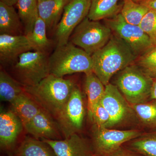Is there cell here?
Returning a JSON list of instances; mask_svg holds the SVG:
<instances>
[{
  "label": "cell",
  "mask_w": 156,
  "mask_h": 156,
  "mask_svg": "<svg viewBox=\"0 0 156 156\" xmlns=\"http://www.w3.org/2000/svg\"><path fill=\"white\" fill-rule=\"evenodd\" d=\"M93 72L105 86L117 73L134 63L137 58L122 39L112 33L106 45L91 56Z\"/></svg>",
  "instance_id": "obj_1"
},
{
  "label": "cell",
  "mask_w": 156,
  "mask_h": 156,
  "mask_svg": "<svg viewBox=\"0 0 156 156\" xmlns=\"http://www.w3.org/2000/svg\"><path fill=\"white\" fill-rule=\"evenodd\" d=\"M75 86L71 80L50 74L35 86L23 87V90L41 108L56 119Z\"/></svg>",
  "instance_id": "obj_2"
},
{
  "label": "cell",
  "mask_w": 156,
  "mask_h": 156,
  "mask_svg": "<svg viewBox=\"0 0 156 156\" xmlns=\"http://www.w3.org/2000/svg\"><path fill=\"white\" fill-rule=\"evenodd\" d=\"M50 74L58 77L77 73L93 72L91 56L71 42L56 47L49 58Z\"/></svg>",
  "instance_id": "obj_3"
},
{
  "label": "cell",
  "mask_w": 156,
  "mask_h": 156,
  "mask_svg": "<svg viewBox=\"0 0 156 156\" xmlns=\"http://www.w3.org/2000/svg\"><path fill=\"white\" fill-rule=\"evenodd\" d=\"M116 84L128 103L147 102L151 98L153 79L136 65H130L118 73Z\"/></svg>",
  "instance_id": "obj_4"
},
{
  "label": "cell",
  "mask_w": 156,
  "mask_h": 156,
  "mask_svg": "<svg viewBox=\"0 0 156 156\" xmlns=\"http://www.w3.org/2000/svg\"><path fill=\"white\" fill-rule=\"evenodd\" d=\"M49 58L45 52L23 53L12 65L14 78L23 87L35 86L50 74Z\"/></svg>",
  "instance_id": "obj_5"
},
{
  "label": "cell",
  "mask_w": 156,
  "mask_h": 156,
  "mask_svg": "<svg viewBox=\"0 0 156 156\" xmlns=\"http://www.w3.org/2000/svg\"><path fill=\"white\" fill-rule=\"evenodd\" d=\"M112 35V31L107 26L87 17L75 29L69 40L92 56L106 44Z\"/></svg>",
  "instance_id": "obj_6"
},
{
  "label": "cell",
  "mask_w": 156,
  "mask_h": 156,
  "mask_svg": "<svg viewBox=\"0 0 156 156\" xmlns=\"http://www.w3.org/2000/svg\"><path fill=\"white\" fill-rule=\"evenodd\" d=\"M104 20L105 24L111 30L112 33L126 42L137 57L154 46L139 25L126 22L120 13Z\"/></svg>",
  "instance_id": "obj_7"
},
{
  "label": "cell",
  "mask_w": 156,
  "mask_h": 156,
  "mask_svg": "<svg viewBox=\"0 0 156 156\" xmlns=\"http://www.w3.org/2000/svg\"><path fill=\"white\" fill-rule=\"evenodd\" d=\"M91 0H69L55 30L56 47L66 44L75 29L88 16Z\"/></svg>",
  "instance_id": "obj_8"
},
{
  "label": "cell",
  "mask_w": 156,
  "mask_h": 156,
  "mask_svg": "<svg viewBox=\"0 0 156 156\" xmlns=\"http://www.w3.org/2000/svg\"><path fill=\"white\" fill-rule=\"evenodd\" d=\"M85 114L83 95L75 86L69 99L56 119L64 138L78 134L83 127Z\"/></svg>",
  "instance_id": "obj_9"
},
{
  "label": "cell",
  "mask_w": 156,
  "mask_h": 156,
  "mask_svg": "<svg viewBox=\"0 0 156 156\" xmlns=\"http://www.w3.org/2000/svg\"><path fill=\"white\" fill-rule=\"evenodd\" d=\"M141 134L138 130H114L94 126L93 145L98 155L106 156L118 150L125 142L136 139Z\"/></svg>",
  "instance_id": "obj_10"
},
{
  "label": "cell",
  "mask_w": 156,
  "mask_h": 156,
  "mask_svg": "<svg viewBox=\"0 0 156 156\" xmlns=\"http://www.w3.org/2000/svg\"><path fill=\"white\" fill-rule=\"evenodd\" d=\"M110 116L107 128L121 124L127 119L130 111L128 101L116 85L108 83L105 86V92L100 101Z\"/></svg>",
  "instance_id": "obj_11"
},
{
  "label": "cell",
  "mask_w": 156,
  "mask_h": 156,
  "mask_svg": "<svg viewBox=\"0 0 156 156\" xmlns=\"http://www.w3.org/2000/svg\"><path fill=\"white\" fill-rule=\"evenodd\" d=\"M25 131L38 139L62 140V135L56 119L43 109L24 126Z\"/></svg>",
  "instance_id": "obj_12"
},
{
  "label": "cell",
  "mask_w": 156,
  "mask_h": 156,
  "mask_svg": "<svg viewBox=\"0 0 156 156\" xmlns=\"http://www.w3.org/2000/svg\"><path fill=\"white\" fill-rule=\"evenodd\" d=\"M32 50L25 35L0 34V61L3 65H13L21 54Z\"/></svg>",
  "instance_id": "obj_13"
},
{
  "label": "cell",
  "mask_w": 156,
  "mask_h": 156,
  "mask_svg": "<svg viewBox=\"0 0 156 156\" xmlns=\"http://www.w3.org/2000/svg\"><path fill=\"white\" fill-rule=\"evenodd\" d=\"M24 128L20 119L11 109L1 108L0 112V146L9 150L14 147L20 134Z\"/></svg>",
  "instance_id": "obj_14"
},
{
  "label": "cell",
  "mask_w": 156,
  "mask_h": 156,
  "mask_svg": "<svg viewBox=\"0 0 156 156\" xmlns=\"http://www.w3.org/2000/svg\"><path fill=\"white\" fill-rule=\"evenodd\" d=\"M41 140L48 144L57 156H93L89 143L78 133L60 140Z\"/></svg>",
  "instance_id": "obj_15"
},
{
  "label": "cell",
  "mask_w": 156,
  "mask_h": 156,
  "mask_svg": "<svg viewBox=\"0 0 156 156\" xmlns=\"http://www.w3.org/2000/svg\"><path fill=\"white\" fill-rule=\"evenodd\" d=\"M69 0H45L38 2L39 16L46 23L47 30H55L64 8Z\"/></svg>",
  "instance_id": "obj_16"
},
{
  "label": "cell",
  "mask_w": 156,
  "mask_h": 156,
  "mask_svg": "<svg viewBox=\"0 0 156 156\" xmlns=\"http://www.w3.org/2000/svg\"><path fill=\"white\" fill-rule=\"evenodd\" d=\"M0 34L17 36L24 34L21 20L14 6L0 2Z\"/></svg>",
  "instance_id": "obj_17"
},
{
  "label": "cell",
  "mask_w": 156,
  "mask_h": 156,
  "mask_svg": "<svg viewBox=\"0 0 156 156\" xmlns=\"http://www.w3.org/2000/svg\"><path fill=\"white\" fill-rule=\"evenodd\" d=\"M10 104L11 109L21 120L23 127L41 109L24 91Z\"/></svg>",
  "instance_id": "obj_18"
},
{
  "label": "cell",
  "mask_w": 156,
  "mask_h": 156,
  "mask_svg": "<svg viewBox=\"0 0 156 156\" xmlns=\"http://www.w3.org/2000/svg\"><path fill=\"white\" fill-rule=\"evenodd\" d=\"M85 89L87 98V109L90 120L94 108L103 97L105 86L93 72L86 74Z\"/></svg>",
  "instance_id": "obj_19"
},
{
  "label": "cell",
  "mask_w": 156,
  "mask_h": 156,
  "mask_svg": "<svg viewBox=\"0 0 156 156\" xmlns=\"http://www.w3.org/2000/svg\"><path fill=\"white\" fill-rule=\"evenodd\" d=\"M120 0H91L87 17L89 19L100 21L110 18L120 13L122 3Z\"/></svg>",
  "instance_id": "obj_20"
},
{
  "label": "cell",
  "mask_w": 156,
  "mask_h": 156,
  "mask_svg": "<svg viewBox=\"0 0 156 156\" xmlns=\"http://www.w3.org/2000/svg\"><path fill=\"white\" fill-rule=\"evenodd\" d=\"M15 156H57L48 144L35 138L26 137L15 152Z\"/></svg>",
  "instance_id": "obj_21"
},
{
  "label": "cell",
  "mask_w": 156,
  "mask_h": 156,
  "mask_svg": "<svg viewBox=\"0 0 156 156\" xmlns=\"http://www.w3.org/2000/svg\"><path fill=\"white\" fill-rule=\"evenodd\" d=\"M18 14L21 20L24 34L28 35L33 30L36 21L39 17L37 0H18Z\"/></svg>",
  "instance_id": "obj_22"
},
{
  "label": "cell",
  "mask_w": 156,
  "mask_h": 156,
  "mask_svg": "<svg viewBox=\"0 0 156 156\" xmlns=\"http://www.w3.org/2000/svg\"><path fill=\"white\" fill-rule=\"evenodd\" d=\"M24 92L23 87L5 71H0V98L1 101L11 103Z\"/></svg>",
  "instance_id": "obj_23"
},
{
  "label": "cell",
  "mask_w": 156,
  "mask_h": 156,
  "mask_svg": "<svg viewBox=\"0 0 156 156\" xmlns=\"http://www.w3.org/2000/svg\"><path fill=\"white\" fill-rule=\"evenodd\" d=\"M47 33L46 23L39 17L36 21L32 32L26 35L34 51L48 53V50L51 48L52 42L48 38Z\"/></svg>",
  "instance_id": "obj_24"
},
{
  "label": "cell",
  "mask_w": 156,
  "mask_h": 156,
  "mask_svg": "<svg viewBox=\"0 0 156 156\" xmlns=\"http://www.w3.org/2000/svg\"><path fill=\"white\" fill-rule=\"evenodd\" d=\"M149 10L145 6L133 0H123L120 14L126 22L133 25H139Z\"/></svg>",
  "instance_id": "obj_25"
},
{
  "label": "cell",
  "mask_w": 156,
  "mask_h": 156,
  "mask_svg": "<svg viewBox=\"0 0 156 156\" xmlns=\"http://www.w3.org/2000/svg\"><path fill=\"white\" fill-rule=\"evenodd\" d=\"M133 105L132 108L140 121L145 126L156 127V101Z\"/></svg>",
  "instance_id": "obj_26"
},
{
  "label": "cell",
  "mask_w": 156,
  "mask_h": 156,
  "mask_svg": "<svg viewBox=\"0 0 156 156\" xmlns=\"http://www.w3.org/2000/svg\"><path fill=\"white\" fill-rule=\"evenodd\" d=\"M134 64L151 77L156 76V46L137 56Z\"/></svg>",
  "instance_id": "obj_27"
},
{
  "label": "cell",
  "mask_w": 156,
  "mask_h": 156,
  "mask_svg": "<svg viewBox=\"0 0 156 156\" xmlns=\"http://www.w3.org/2000/svg\"><path fill=\"white\" fill-rule=\"evenodd\" d=\"M132 142L133 149L145 156H156V134L140 136Z\"/></svg>",
  "instance_id": "obj_28"
},
{
  "label": "cell",
  "mask_w": 156,
  "mask_h": 156,
  "mask_svg": "<svg viewBox=\"0 0 156 156\" xmlns=\"http://www.w3.org/2000/svg\"><path fill=\"white\" fill-rule=\"evenodd\" d=\"M140 27L156 46V12L150 10L143 18Z\"/></svg>",
  "instance_id": "obj_29"
},
{
  "label": "cell",
  "mask_w": 156,
  "mask_h": 156,
  "mask_svg": "<svg viewBox=\"0 0 156 156\" xmlns=\"http://www.w3.org/2000/svg\"><path fill=\"white\" fill-rule=\"evenodd\" d=\"M110 120V116L106 109L100 102L98 103L93 110L91 119L94 126L99 128H107Z\"/></svg>",
  "instance_id": "obj_30"
},
{
  "label": "cell",
  "mask_w": 156,
  "mask_h": 156,
  "mask_svg": "<svg viewBox=\"0 0 156 156\" xmlns=\"http://www.w3.org/2000/svg\"><path fill=\"white\" fill-rule=\"evenodd\" d=\"M106 156H136L134 155L133 154H131L130 152L120 148L118 150L115 151L114 152Z\"/></svg>",
  "instance_id": "obj_31"
},
{
  "label": "cell",
  "mask_w": 156,
  "mask_h": 156,
  "mask_svg": "<svg viewBox=\"0 0 156 156\" xmlns=\"http://www.w3.org/2000/svg\"><path fill=\"white\" fill-rule=\"evenodd\" d=\"M139 3L147 7L149 10L156 12V0H145Z\"/></svg>",
  "instance_id": "obj_32"
},
{
  "label": "cell",
  "mask_w": 156,
  "mask_h": 156,
  "mask_svg": "<svg viewBox=\"0 0 156 156\" xmlns=\"http://www.w3.org/2000/svg\"><path fill=\"white\" fill-rule=\"evenodd\" d=\"M151 98L156 101V76L153 79V83L151 91Z\"/></svg>",
  "instance_id": "obj_33"
},
{
  "label": "cell",
  "mask_w": 156,
  "mask_h": 156,
  "mask_svg": "<svg viewBox=\"0 0 156 156\" xmlns=\"http://www.w3.org/2000/svg\"><path fill=\"white\" fill-rule=\"evenodd\" d=\"M0 2L8 5L14 6L17 5L18 0H0Z\"/></svg>",
  "instance_id": "obj_34"
},
{
  "label": "cell",
  "mask_w": 156,
  "mask_h": 156,
  "mask_svg": "<svg viewBox=\"0 0 156 156\" xmlns=\"http://www.w3.org/2000/svg\"><path fill=\"white\" fill-rule=\"evenodd\" d=\"M134 2H143V1H145V0H133Z\"/></svg>",
  "instance_id": "obj_35"
},
{
  "label": "cell",
  "mask_w": 156,
  "mask_h": 156,
  "mask_svg": "<svg viewBox=\"0 0 156 156\" xmlns=\"http://www.w3.org/2000/svg\"><path fill=\"white\" fill-rule=\"evenodd\" d=\"M38 2H42V1H45V0H37Z\"/></svg>",
  "instance_id": "obj_36"
},
{
  "label": "cell",
  "mask_w": 156,
  "mask_h": 156,
  "mask_svg": "<svg viewBox=\"0 0 156 156\" xmlns=\"http://www.w3.org/2000/svg\"><path fill=\"white\" fill-rule=\"evenodd\" d=\"M93 156H101L100 155H99L98 154V155H93Z\"/></svg>",
  "instance_id": "obj_37"
}]
</instances>
